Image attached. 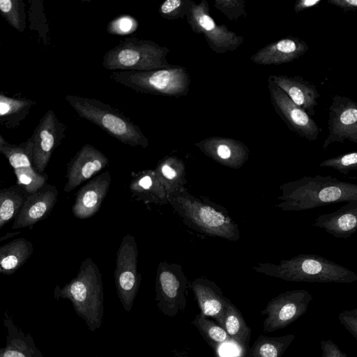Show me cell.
<instances>
[{
	"label": "cell",
	"instance_id": "obj_12",
	"mask_svg": "<svg viewBox=\"0 0 357 357\" xmlns=\"http://www.w3.org/2000/svg\"><path fill=\"white\" fill-rule=\"evenodd\" d=\"M64 124L53 111L48 110L31 137L33 167L39 174H44L53 151L64 137Z\"/></svg>",
	"mask_w": 357,
	"mask_h": 357
},
{
	"label": "cell",
	"instance_id": "obj_20",
	"mask_svg": "<svg viewBox=\"0 0 357 357\" xmlns=\"http://www.w3.org/2000/svg\"><path fill=\"white\" fill-rule=\"evenodd\" d=\"M312 226L337 238H350L357 230V200L348 202L332 213L319 215Z\"/></svg>",
	"mask_w": 357,
	"mask_h": 357
},
{
	"label": "cell",
	"instance_id": "obj_37",
	"mask_svg": "<svg viewBox=\"0 0 357 357\" xmlns=\"http://www.w3.org/2000/svg\"><path fill=\"white\" fill-rule=\"evenodd\" d=\"M338 319L349 333L357 340V309L340 312Z\"/></svg>",
	"mask_w": 357,
	"mask_h": 357
},
{
	"label": "cell",
	"instance_id": "obj_9",
	"mask_svg": "<svg viewBox=\"0 0 357 357\" xmlns=\"http://www.w3.org/2000/svg\"><path fill=\"white\" fill-rule=\"evenodd\" d=\"M137 257L135 237L130 234L124 236L116 252L114 282L120 302L128 312L132 307L140 284Z\"/></svg>",
	"mask_w": 357,
	"mask_h": 357
},
{
	"label": "cell",
	"instance_id": "obj_32",
	"mask_svg": "<svg viewBox=\"0 0 357 357\" xmlns=\"http://www.w3.org/2000/svg\"><path fill=\"white\" fill-rule=\"evenodd\" d=\"M0 13L15 29L22 33L25 29L24 4L20 0H0Z\"/></svg>",
	"mask_w": 357,
	"mask_h": 357
},
{
	"label": "cell",
	"instance_id": "obj_19",
	"mask_svg": "<svg viewBox=\"0 0 357 357\" xmlns=\"http://www.w3.org/2000/svg\"><path fill=\"white\" fill-rule=\"evenodd\" d=\"M111 183V175L105 172L97 175L77 192L72 212L79 219H86L94 215L99 210Z\"/></svg>",
	"mask_w": 357,
	"mask_h": 357
},
{
	"label": "cell",
	"instance_id": "obj_24",
	"mask_svg": "<svg viewBox=\"0 0 357 357\" xmlns=\"http://www.w3.org/2000/svg\"><path fill=\"white\" fill-rule=\"evenodd\" d=\"M129 189L137 199L158 205L168 204V195L153 169H146L133 176Z\"/></svg>",
	"mask_w": 357,
	"mask_h": 357
},
{
	"label": "cell",
	"instance_id": "obj_29",
	"mask_svg": "<svg viewBox=\"0 0 357 357\" xmlns=\"http://www.w3.org/2000/svg\"><path fill=\"white\" fill-rule=\"evenodd\" d=\"M19 185L0 189V229L15 219L26 197Z\"/></svg>",
	"mask_w": 357,
	"mask_h": 357
},
{
	"label": "cell",
	"instance_id": "obj_13",
	"mask_svg": "<svg viewBox=\"0 0 357 357\" xmlns=\"http://www.w3.org/2000/svg\"><path fill=\"white\" fill-rule=\"evenodd\" d=\"M268 89L275 111L289 129L307 139H317L319 134V128L307 113L269 80Z\"/></svg>",
	"mask_w": 357,
	"mask_h": 357
},
{
	"label": "cell",
	"instance_id": "obj_2",
	"mask_svg": "<svg viewBox=\"0 0 357 357\" xmlns=\"http://www.w3.org/2000/svg\"><path fill=\"white\" fill-rule=\"evenodd\" d=\"M168 204L188 227L200 234L233 242L240 239L238 225L228 210L206 197H196L184 188L168 196Z\"/></svg>",
	"mask_w": 357,
	"mask_h": 357
},
{
	"label": "cell",
	"instance_id": "obj_5",
	"mask_svg": "<svg viewBox=\"0 0 357 357\" xmlns=\"http://www.w3.org/2000/svg\"><path fill=\"white\" fill-rule=\"evenodd\" d=\"M83 119L94 123L124 144L146 148L149 142L139 126L119 111L95 98L68 95L66 98Z\"/></svg>",
	"mask_w": 357,
	"mask_h": 357
},
{
	"label": "cell",
	"instance_id": "obj_11",
	"mask_svg": "<svg viewBox=\"0 0 357 357\" xmlns=\"http://www.w3.org/2000/svg\"><path fill=\"white\" fill-rule=\"evenodd\" d=\"M186 19L192 30L202 33L209 47L215 52L222 53L235 49L242 40L225 26H218L209 15L208 3L202 0L199 4L190 0Z\"/></svg>",
	"mask_w": 357,
	"mask_h": 357
},
{
	"label": "cell",
	"instance_id": "obj_10",
	"mask_svg": "<svg viewBox=\"0 0 357 357\" xmlns=\"http://www.w3.org/2000/svg\"><path fill=\"white\" fill-rule=\"evenodd\" d=\"M312 295L305 289L282 292L271 299L261 314L266 315L263 321L264 333L283 329L304 314Z\"/></svg>",
	"mask_w": 357,
	"mask_h": 357
},
{
	"label": "cell",
	"instance_id": "obj_42",
	"mask_svg": "<svg viewBox=\"0 0 357 357\" xmlns=\"http://www.w3.org/2000/svg\"><path fill=\"white\" fill-rule=\"evenodd\" d=\"M0 44H1V40H0Z\"/></svg>",
	"mask_w": 357,
	"mask_h": 357
},
{
	"label": "cell",
	"instance_id": "obj_27",
	"mask_svg": "<svg viewBox=\"0 0 357 357\" xmlns=\"http://www.w3.org/2000/svg\"><path fill=\"white\" fill-rule=\"evenodd\" d=\"M224 329L233 342L239 347L242 354L247 355L249 351L251 329L247 325L241 312L230 300L227 306Z\"/></svg>",
	"mask_w": 357,
	"mask_h": 357
},
{
	"label": "cell",
	"instance_id": "obj_35",
	"mask_svg": "<svg viewBox=\"0 0 357 357\" xmlns=\"http://www.w3.org/2000/svg\"><path fill=\"white\" fill-rule=\"evenodd\" d=\"M190 0H166L160 6V15L167 20L184 18L186 16Z\"/></svg>",
	"mask_w": 357,
	"mask_h": 357
},
{
	"label": "cell",
	"instance_id": "obj_14",
	"mask_svg": "<svg viewBox=\"0 0 357 357\" xmlns=\"http://www.w3.org/2000/svg\"><path fill=\"white\" fill-rule=\"evenodd\" d=\"M329 117V135L323 144L324 149L333 142H343L344 139L357 142V109L352 100L342 97L334 98Z\"/></svg>",
	"mask_w": 357,
	"mask_h": 357
},
{
	"label": "cell",
	"instance_id": "obj_15",
	"mask_svg": "<svg viewBox=\"0 0 357 357\" xmlns=\"http://www.w3.org/2000/svg\"><path fill=\"white\" fill-rule=\"evenodd\" d=\"M109 163L108 158L91 144L84 145L68 165L63 191L69 192L98 174Z\"/></svg>",
	"mask_w": 357,
	"mask_h": 357
},
{
	"label": "cell",
	"instance_id": "obj_6",
	"mask_svg": "<svg viewBox=\"0 0 357 357\" xmlns=\"http://www.w3.org/2000/svg\"><path fill=\"white\" fill-rule=\"evenodd\" d=\"M169 48L149 40L128 38L109 50L102 66L109 70L146 71L172 67L167 60Z\"/></svg>",
	"mask_w": 357,
	"mask_h": 357
},
{
	"label": "cell",
	"instance_id": "obj_7",
	"mask_svg": "<svg viewBox=\"0 0 357 357\" xmlns=\"http://www.w3.org/2000/svg\"><path fill=\"white\" fill-rule=\"evenodd\" d=\"M109 78L139 93L171 97L186 96L191 80L185 68L174 65L146 71H114Z\"/></svg>",
	"mask_w": 357,
	"mask_h": 357
},
{
	"label": "cell",
	"instance_id": "obj_30",
	"mask_svg": "<svg viewBox=\"0 0 357 357\" xmlns=\"http://www.w3.org/2000/svg\"><path fill=\"white\" fill-rule=\"evenodd\" d=\"M192 324L197 328L202 337L214 351L217 352L222 344L233 342L222 326L202 313L195 316Z\"/></svg>",
	"mask_w": 357,
	"mask_h": 357
},
{
	"label": "cell",
	"instance_id": "obj_41",
	"mask_svg": "<svg viewBox=\"0 0 357 357\" xmlns=\"http://www.w3.org/2000/svg\"><path fill=\"white\" fill-rule=\"evenodd\" d=\"M8 144V143L0 135V149Z\"/></svg>",
	"mask_w": 357,
	"mask_h": 357
},
{
	"label": "cell",
	"instance_id": "obj_16",
	"mask_svg": "<svg viewBox=\"0 0 357 357\" xmlns=\"http://www.w3.org/2000/svg\"><path fill=\"white\" fill-rule=\"evenodd\" d=\"M58 191L55 186L44 185L38 191L29 194L14 219L12 229L31 227L45 218L56 204Z\"/></svg>",
	"mask_w": 357,
	"mask_h": 357
},
{
	"label": "cell",
	"instance_id": "obj_25",
	"mask_svg": "<svg viewBox=\"0 0 357 357\" xmlns=\"http://www.w3.org/2000/svg\"><path fill=\"white\" fill-rule=\"evenodd\" d=\"M153 171L168 196L185 188L187 183L185 167L179 158L174 155L164 157L158 161Z\"/></svg>",
	"mask_w": 357,
	"mask_h": 357
},
{
	"label": "cell",
	"instance_id": "obj_40",
	"mask_svg": "<svg viewBox=\"0 0 357 357\" xmlns=\"http://www.w3.org/2000/svg\"><path fill=\"white\" fill-rule=\"evenodd\" d=\"M320 2V0H301L295 4V10L299 12L305 8L316 6Z\"/></svg>",
	"mask_w": 357,
	"mask_h": 357
},
{
	"label": "cell",
	"instance_id": "obj_3",
	"mask_svg": "<svg viewBox=\"0 0 357 357\" xmlns=\"http://www.w3.org/2000/svg\"><path fill=\"white\" fill-rule=\"evenodd\" d=\"M252 270L288 282L351 283L357 280L354 271L314 254H299L277 264L257 263Z\"/></svg>",
	"mask_w": 357,
	"mask_h": 357
},
{
	"label": "cell",
	"instance_id": "obj_26",
	"mask_svg": "<svg viewBox=\"0 0 357 357\" xmlns=\"http://www.w3.org/2000/svg\"><path fill=\"white\" fill-rule=\"evenodd\" d=\"M33 245L24 238L13 240L0 246V274L11 275L28 260Z\"/></svg>",
	"mask_w": 357,
	"mask_h": 357
},
{
	"label": "cell",
	"instance_id": "obj_17",
	"mask_svg": "<svg viewBox=\"0 0 357 357\" xmlns=\"http://www.w3.org/2000/svg\"><path fill=\"white\" fill-rule=\"evenodd\" d=\"M206 156L229 168H241L249 158V149L241 142L223 137H209L195 143Z\"/></svg>",
	"mask_w": 357,
	"mask_h": 357
},
{
	"label": "cell",
	"instance_id": "obj_23",
	"mask_svg": "<svg viewBox=\"0 0 357 357\" xmlns=\"http://www.w3.org/2000/svg\"><path fill=\"white\" fill-rule=\"evenodd\" d=\"M307 50L304 42L286 38L265 46L254 54L251 60L262 65L280 64L297 59Z\"/></svg>",
	"mask_w": 357,
	"mask_h": 357
},
{
	"label": "cell",
	"instance_id": "obj_39",
	"mask_svg": "<svg viewBox=\"0 0 357 357\" xmlns=\"http://www.w3.org/2000/svg\"><path fill=\"white\" fill-rule=\"evenodd\" d=\"M330 2L346 10H351L357 7L356 0H333Z\"/></svg>",
	"mask_w": 357,
	"mask_h": 357
},
{
	"label": "cell",
	"instance_id": "obj_33",
	"mask_svg": "<svg viewBox=\"0 0 357 357\" xmlns=\"http://www.w3.org/2000/svg\"><path fill=\"white\" fill-rule=\"evenodd\" d=\"M17 178V185L26 193L31 194L38 191L46 184V174H39L34 167L14 169Z\"/></svg>",
	"mask_w": 357,
	"mask_h": 357
},
{
	"label": "cell",
	"instance_id": "obj_38",
	"mask_svg": "<svg viewBox=\"0 0 357 357\" xmlns=\"http://www.w3.org/2000/svg\"><path fill=\"white\" fill-rule=\"evenodd\" d=\"M321 357H349L331 340H322L320 342Z\"/></svg>",
	"mask_w": 357,
	"mask_h": 357
},
{
	"label": "cell",
	"instance_id": "obj_31",
	"mask_svg": "<svg viewBox=\"0 0 357 357\" xmlns=\"http://www.w3.org/2000/svg\"><path fill=\"white\" fill-rule=\"evenodd\" d=\"M34 104L31 100L13 98L0 93V122L8 127L17 125Z\"/></svg>",
	"mask_w": 357,
	"mask_h": 357
},
{
	"label": "cell",
	"instance_id": "obj_28",
	"mask_svg": "<svg viewBox=\"0 0 357 357\" xmlns=\"http://www.w3.org/2000/svg\"><path fill=\"white\" fill-rule=\"evenodd\" d=\"M294 339V334L280 337L261 335L255 340L248 357H282Z\"/></svg>",
	"mask_w": 357,
	"mask_h": 357
},
{
	"label": "cell",
	"instance_id": "obj_1",
	"mask_svg": "<svg viewBox=\"0 0 357 357\" xmlns=\"http://www.w3.org/2000/svg\"><path fill=\"white\" fill-rule=\"evenodd\" d=\"M280 203L274 206L285 211H301L357 200V185L331 176H304L279 186Z\"/></svg>",
	"mask_w": 357,
	"mask_h": 357
},
{
	"label": "cell",
	"instance_id": "obj_21",
	"mask_svg": "<svg viewBox=\"0 0 357 357\" xmlns=\"http://www.w3.org/2000/svg\"><path fill=\"white\" fill-rule=\"evenodd\" d=\"M269 81L280 88L297 106L311 115L317 104L319 93L311 84L301 78L271 75Z\"/></svg>",
	"mask_w": 357,
	"mask_h": 357
},
{
	"label": "cell",
	"instance_id": "obj_34",
	"mask_svg": "<svg viewBox=\"0 0 357 357\" xmlns=\"http://www.w3.org/2000/svg\"><path fill=\"white\" fill-rule=\"evenodd\" d=\"M319 167H331L347 175L357 169V152H350L332 158L326 159L319 164Z\"/></svg>",
	"mask_w": 357,
	"mask_h": 357
},
{
	"label": "cell",
	"instance_id": "obj_22",
	"mask_svg": "<svg viewBox=\"0 0 357 357\" xmlns=\"http://www.w3.org/2000/svg\"><path fill=\"white\" fill-rule=\"evenodd\" d=\"M7 330L6 345L0 347V357H43L33 337L16 326L12 317L5 312L3 319Z\"/></svg>",
	"mask_w": 357,
	"mask_h": 357
},
{
	"label": "cell",
	"instance_id": "obj_8",
	"mask_svg": "<svg viewBox=\"0 0 357 357\" xmlns=\"http://www.w3.org/2000/svg\"><path fill=\"white\" fill-rule=\"evenodd\" d=\"M188 281L181 265L161 261L158 264L155 282L157 306L166 316L173 317L186 307Z\"/></svg>",
	"mask_w": 357,
	"mask_h": 357
},
{
	"label": "cell",
	"instance_id": "obj_4",
	"mask_svg": "<svg viewBox=\"0 0 357 357\" xmlns=\"http://www.w3.org/2000/svg\"><path fill=\"white\" fill-rule=\"evenodd\" d=\"M54 296L68 299L91 331L100 327L104 314L103 284L99 268L91 258L82 262L75 278L62 288L55 287Z\"/></svg>",
	"mask_w": 357,
	"mask_h": 357
},
{
	"label": "cell",
	"instance_id": "obj_18",
	"mask_svg": "<svg viewBox=\"0 0 357 357\" xmlns=\"http://www.w3.org/2000/svg\"><path fill=\"white\" fill-rule=\"evenodd\" d=\"M200 309V313L211 317L224 328V322L229 298L221 289L209 279L199 277L190 284Z\"/></svg>",
	"mask_w": 357,
	"mask_h": 357
},
{
	"label": "cell",
	"instance_id": "obj_36",
	"mask_svg": "<svg viewBox=\"0 0 357 357\" xmlns=\"http://www.w3.org/2000/svg\"><path fill=\"white\" fill-rule=\"evenodd\" d=\"M137 22L130 16L124 15L112 21L107 26V32L111 34L124 35L136 30Z\"/></svg>",
	"mask_w": 357,
	"mask_h": 357
}]
</instances>
